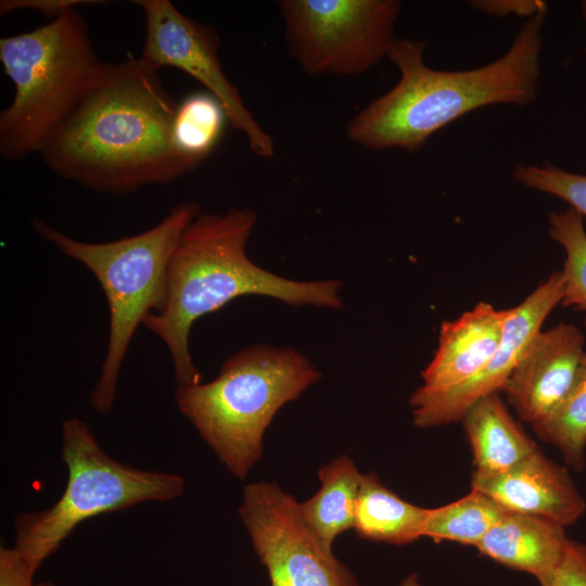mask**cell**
Returning a JSON list of instances; mask_svg holds the SVG:
<instances>
[{
	"label": "cell",
	"mask_w": 586,
	"mask_h": 586,
	"mask_svg": "<svg viewBox=\"0 0 586 586\" xmlns=\"http://www.w3.org/2000/svg\"><path fill=\"white\" fill-rule=\"evenodd\" d=\"M399 586H424L417 573L408 574L399 584Z\"/></svg>",
	"instance_id": "cell-28"
},
{
	"label": "cell",
	"mask_w": 586,
	"mask_h": 586,
	"mask_svg": "<svg viewBox=\"0 0 586 586\" xmlns=\"http://www.w3.org/2000/svg\"><path fill=\"white\" fill-rule=\"evenodd\" d=\"M581 8H582V14H583V17H584V20H585V22H586V1H583V2H582Z\"/></svg>",
	"instance_id": "cell-29"
},
{
	"label": "cell",
	"mask_w": 586,
	"mask_h": 586,
	"mask_svg": "<svg viewBox=\"0 0 586 586\" xmlns=\"http://www.w3.org/2000/svg\"><path fill=\"white\" fill-rule=\"evenodd\" d=\"M239 514L270 586H360L307 527L296 499L277 483L245 486Z\"/></svg>",
	"instance_id": "cell-9"
},
{
	"label": "cell",
	"mask_w": 586,
	"mask_h": 586,
	"mask_svg": "<svg viewBox=\"0 0 586 586\" xmlns=\"http://www.w3.org/2000/svg\"><path fill=\"white\" fill-rule=\"evenodd\" d=\"M158 72L140 58L105 63L43 145L40 153L49 168L112 194L169 183L194 170L173 145L178 102Z\"/></svg>",
	"instance_id": "cell-1"
},
{
	"label": "cell",
	"mask_w": 586,
	"mask_h": 586,
	"mask_svg": "<svg viewBox=\"0 0 586 586\" xmlns=\"http://www.w3.org/2000/svg\"><path fill=\"white\" fill-rule=\"evenodd\" d=\"M547 4L519 28L508 51L469 71H437L423 59L426 42L395 38L388 59L400 78L347 124V138L370 150H420L437 130L464 114L492 104L526 105L540 75Z\"/></svg>",
	"instance_id": "cell-2"
},
{
	"label": "cell",
	"mask_w": 586,
	"mask_h": 586,
	"mask_svg": "<svg viewBox=\"0 0 586 586\" xmlns=\"http://www.w3.org/2000/svg\"><path fill=\"white\" fill-rule=\"evenodd\" d=\"M35 571L13 548H0V586H54L51 582H35Z\"/></svg>",
	"instance_id": "cell-25"
},
{
	"label": "cell",
	"mask_w": 586,
	"mask_h": 586,
	"mask_svg": "<svg viewBox=\"0 0 586 586\" xmlns=\"http://www.w3.org/2000/svg\"><path fill=\"white\" fill-rule=\"evenodd\" d=\"M133 3L144 15V42L139 58L157 71L175 67L193 77L221 103L229 125L245 136L254 154L264 158L273 156V139L257 123L222 71L216 29L189 18L169 0Z\"/></svg>",
	"instance_id": "cell-10"
},
{
	"label": "cell",
	"mask_w": 586,
	"mask_h": 586,
	"mask_svg": "<svg viewBox=\"0 0 586 586\" xmlns=\"http://www.w3.org/2000/svg\"><path fill=\"white\" fill-rule=\"evenodd\" d=\"M470 5L491 15L506 16L515 14L520 16H533L547 3L540 0H477L470 1Z\"/></svg>",
	"instance_id": "cell-27"
},
{
	"label": "cell",
	"mask_w": 586,
	"mask_h": 586,
	"mask_svg": "<svg viewBox=\"0 0 586 586\" xmlns=\"http://www.w3.org/2000/svg\"><path fill=\"white\" fill-rule=\"evenodd\" d=\"M320 489L300 504V514L313 534L327 547L354 527L356 500L362 474L354 461L341 456L318 470Z\"/></svg>",
	"instance_id": "cell-18"
},
{
	"label": "cell",
	"mask_w": 586,
	"mask_h": 586,
	"mask_svg": "<svg viewBox=\"0 0 586 586\" xmlns=\"http://www.w3.org/2000/svg\"><path fill=\"white\" fill-rule=\"evenodd\" d=\"M562 296V275L555 271L519 305L510 308L500 344L482 370L445 393L410 398L413 424L429 429L461 421L479 399L502 391L527 344L542 330L555 307L561 304Z\"/></svg>",
	"instance_id": "cell-11"
},
{
	"label": "cell",
	"mask_w": 586,
	"mask_h": 586,
	"mask_svg": "<svg viewBox=\"0 0 586 586\" xmlns=\"http://www.w3.org/2000/svg\"><path fill=\"white\" fill-rule=\"evenodd\" d=\"M320 377L300 352L255 344L230 356L214 380L177 385L175 402L226 468L243 480L260 458L265 431L278 410Z\"/></svg>",
	"instance_id": "cell-4"
},
{
	"label": "cell",
	"mask_w": 586,
	"mask_h": 586,
	"mask_svg": "<svg viewBox=\"0 0 586 586\" xmlns=\"http://www.w3.org/2000/svg\"><path fill=\"white\" fill-rule=\"evenodd\" d=\"M543 441L553 445L576 471L585 467L586 352L568 392L557 407L533 425Z\"/></svg>",
	"instance_id": "cell-21"
},
{
	"label": "cell",
	"mask_w": 586,
	"mask_h": 586,
	"mask_svg": "<svg viewBox=\"0 0 586 586\" xmlns=\"http://www.w3.org/2000/svg\"><path fill=\"white\" fill-rule=\"evenodd\" d=\"M509 311L480 302L458 318L444 320L435 354L421 372L422 384L410 398L445 393L482 370L500 344Z\"/></svg>",
	"instance_id": "cell-14"
},
{
	"label": "cell",
	"mask_w": 586,
	"mask_h": 586,
	"mask_svg": "<svg viewBox=\"0 0 586 586\" xmlns=\"http://www.w3.org/2000/svg\"><path fill=\"white\" fill-rule=\"evenodd\" d=\"M461 421L473 456L472 475L504 472L538 449L511 416L499 393L479 399Z\"/></svg>",
	"instance_id": "cell-16"
},
{
	"label": "cell",
	"mask_w": 586,
	"mask_h": 586,
	"mask_svg": "<svg viewBox=\"0 0 586 586\" xmlns=\"http://www.w3.org/2000/svg\"><path fill=\"white\" fill-rule=\"evenodd\" d=\"M585 339L573 323L540 330L527 344L502 392L518 416L532 426L561 402L581 365Z\"/></svg>",
	"instance_id": "cell-12"
},
{
	"label": "cell",
	"mask_w": 586,
	"mask_h": 586,
	"mask_svg": "<svg viewBox=\"0 0 586 586\" xmlns=\"http://www.w3.org/2000/svg\"><path fill=\"white\" fill-rule=\"evenodd\" d=\"M291 58L308 75L358 76L388 56L397 0H281Z\"/></svg>",
	"instance_id": "cell-8"
},
{
	"label": "cell",
	"mask_w": 586,
	"mask_h": 586,
	"mask_svg": "<svg viewBox=\"0 0 586 586\" xmlns=\"http://www.w3.org/2000/svg\"><path fill=\"white\" fill-rule=\"evenodd\" d=\"M256 220V213L246 207L200 212L174 250L163 305L143 324L166 345L177 385L200 383L189 348L193 323L239 296H269L295 306H342L339 280L296 281L254 264L245 246Z\"/></svg>",
	"instance_id": "cell-3"
},
{
	"label": "cell",
	"mask_w": 586,
	"mask_h": 586,
	"mask_svg": "<svg viewBox=\"0 0 586 586\" xmlns=\"http://www.w3.org/2000/svg\"><path fill=\"white\" fill-rule=\"evenodd\" d=\"M506 512L488 495L471 488L460 499L428 510L423 537L476 547Z\"/></svg>",
	"instance_id": "cell-20"
},
{
	"label": "cell",
	"mask_w": 586,
	"mask_h": 586,
	"mask_svg": "<svg viewBox=\"0 0 586 586\" xmlns=\"http://www.w3.org/2000/svg\"><path fill=\"white\" fill-rule=\"evenodd\" d=\"M0 62L14 86L11 103L0 113V154L11 162L41 152L105 65L75 9L1 38Z\"/></svg>",
	"instance_id": "cell-6"
},
{
	"label": "cell",
	"mask_w": 586,
	"mask_h": 586,
	"mask_svg": "<svg viewBox=\"0 0 586 586\" xmlns=\"http://www.w3.org/2000/svg\"><path fill=\"white\" fill-rule=\"evenodd\" d=\"M428 510L402 499L374 473H367L361 477L353 528L364 539L407 545L423 537Z\"/></svg>",
	"instance_id": "cell-17"
},
{
	"label": "cell",
	"mask_w": 586,
	"mask_h": 586,
	"mask_svg": "<svg viewBox=\"0 0 586 586\" xmlns=\"http://www.w3.org/2000/svg\"><path fill=\"white\" fill-rule=\"evenodd\" d=\"M513 178L524 186L557 196L586 217V175L563 170L550 163L543 165L519 164Z\"/></svg>",
	"instance_id": "cell-23"
},
{
	"label": "cell",
	"mask_w": 586,
	"mask_h": 586,
	"mask_svg": "<svg viewBox=\"0 0 586 586\" xmlns=\"http://www.w3.org/2000/svg\"><path fill=\"white\" fill-rule=\"evenodd\" d=\"M62 456L68 479L60 499L48 509L20 513L14 521V548L35 572L81 522L141 502L171 500L184 488L177 474L113 459L76 417L62 424Z\"/></svg>",
	"instance_id": "cell-7"
},
{
	"label": "cell",
	"mask_w": 586,
	"mask_h": 586,
	"mask_svg": "<svg viewBox=\"0 0 586 586\" xmlns=\"http://www.w3.org/2000/svg\"><path fill=\"white\" fill-rule=\"evenodd\" d=\"M549 226L550 238L565 253L561 305L586 313V231L582 216L571 207L552 212Z\"/></svg>",
	"instance_id": "cell-22"
},
{
	"label": "cell",
	"mask_w": 586,
	"mask_h": 586,
	"mask_svg": "<svg viewBox=\"0 0 586 586\" xmlns=\"http://www.w3.org/2000/svg\"><path fill=\"white\" fill-rule=\"evenodd\" d=\"M570 538L550 520L506 512L475 547L480 553L520 572L545 578L562 559Z\"/></svg>",
	"instance_id": "cell-15"
},
{
	"label": "cell",
	"mask_w": 586,
	"mask_h": 586,
	"mask_svg": "<svg viewBox=\"0 0 586 586\" xmlns=\"http://www.w3.org/2000/svg\"><path fill=\"white\" fill-rule=\"evenodd\" d=\"M227 124V113L214 95L207 91L189 93L176 107L173 145L196 169L219 144Z\"/></svg>",
	"instance_id": "cell-19"
},
{
	"label": "cell",
	"mask_w": 586,
	"mask_h": 586,
	"mask_svg": "<svg viewBox=\"0 0 586 586\" xmlns=\"http://www.w3.org/2000/svg\"><path fill=\"white\" fill-rule=\"evenodd\" d=\"M471 488L485 493L508 512L544 518L564 527L586 510L566 468L539 449L504 472L472 475Z\"/></svg>",
	"instance_id": "cell-13"
},
{
	"label": "cell",
	"mask_w": 586,
	"mask_h": 586,
	"mask_svg": "<svg viewBox=\"0 0 586 586\" xmlns=\"http://www.w3.org/2000/svg\"><path fill=\"white\" fill-rule=\"evenodd\" d=\"M540 586H586V544L571 539L557 566Z\"/></svg>",
	"instance_id": "cell-24"
},
{
	"label": "cell",
	"mask_w": 586,
	"mask_h": 586,
	"mask_svg": "<svg viewBox=\"0 0 586 586\" xmlns=\"http://www.w3.org/2000/svg\"><path fill=\"white\" fill-rule=\"evenodd\" d=\"M102 2L99 0H2L0 15L3 16L18 10H34L52 21L78 5Z\"/></svg>",
	"instance_id": "cell-26"
},
{
	"label": "cell",
	"mask_w": 586,
	"mask_h": 586,
	"mask_svg": "<svg viewBox=\"0 0 586 586\" xmlns=\"http://www.w3.org/2000/svg\"><path fill=\"white\" fill-rule=\"evenodd\" d=\"M200 212L198 202H183L143 232L100 243L79 241L39 218L33 220L39 235L93 273L106 297L109 339L90 398L98 413L111 411L130 342L145 317L163 305L171 255L182 232Z\"/></svg>",
	"instance_id": "cell-5"
}]
</instances>
